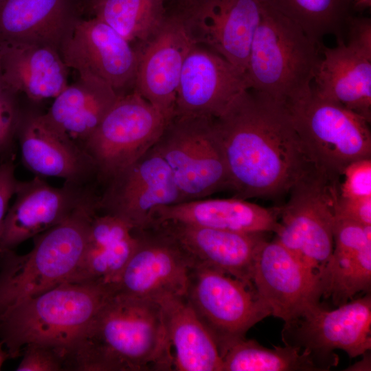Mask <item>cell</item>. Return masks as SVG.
I'll return each mask as SVG.
<instances>
[{
  "label": "cell",
  "instance_id": "obj_43",
  "mask_svg": "<svg viewBox=\"0 0 371 371\" xmlns=\"http://www.w3.org/2000/svg\"><path fill=\"white\" fill-rule=\"evenodd\" d=\"M2 1H3V0H0V3H1Z\"/></svg>",
  "mask_w": 371,
  "mask_h": 371
},
{
  "label": "cell",
  "instance_id": "obj_3",
  "mask_svg": "<svg viewBox=\"0 0 371 371\" xmlns=\"http://www.w3.org/2000/svg\"><path fill=\"white\" fill-rule=\"evenodd\" d=\"M98 199L87 192L69 216L34 237L27 254H0V315L27 299L67 282L85 250Z\"/></svg>",
  "mask_w": 371,
  "mask_h": 371
},
{
  "label": "cell",
  "instance_id": "obj_17",
  "mask_svg": "<svg viewBox=\"0 0 371 371\" xmlns=\"http://www.w3.org/2000/svg\"><path fill=\"white\" fill-rule=\"evenodd\" d=\"M246 89L245 74L217 53L193 45L182 67L174 115L216 118Z\"/></svg>",
  "mask_w": 371,
  "mask_h": 371
},
{
  "label": "cell",
  "instance_id": "obj_8",
  "mask_svg": "<svg viewBox=\"0 0 371 371\" xmlns=\"http://www.w3.org/2000/svg\"><path fill=\"white\" fill-rule=\"evenodd\" d=\"M289 194L288 201L278 207L280 221L275 239L319 276L334 248L337 180L317 170Z\"/></svg>",
  "mask_w": 371,
  "mask_h": 371
},
{
  "label": "cell",
  "instance_id": "obj_38",
  "mask_svg": "<svg viewBox=\"0 0 371 371\" xmlns=\"http://www.w3.org/2000/svg\"><path fill=\"white\" fill-rule=\"evenodd\" d=\"M14 165L12 160L0 164V235L9 201L14 195L18 180L14 175Z\"/></svg>",
  "mask_w": 371,
  "mask_h": 371
},
{
  "label": "cell",
  "instance_id": "obj_29",
  "mask_svg": "<svg viewBox=\"0 0 371 371\" xmlns=\"http://www.w3.org/2000/svg\"><path fill=\"white\" fill-rule=\"evenodd\" d=\"M322 297L339 306L359 292L370 293L371 241H334L333 253L319 274Z\"/></svg>",
  "mask_w": 371,
  "mask_h": 371
},
{
  "label": "cell",
  "instance_id": "obj_24",
  "mask_svg": "<svg viewBox=\"0 0 371 371\" xmlns=\"http://www.w3.org/2000/svg\"><path fill=\"white\" fill-rule=\"evenodd\" d=\"M334 47L321 46L324 57L313 79V91L371 120V58L337 40Z\"/></svg>",
  "mask_w": 371,
  "mask_h": 371
},
{
  "label": "cell",
  "instance_id": "obj_25",
  "mask_svg": "<svg viewBox=\"0 0 371 371\" xmlns=\"http://www.w3.org/2000/svg\"><path fill=\"white\" fill-rule=\"evenodd\" d=\"M136 245L135 229L127 222L109 213H96L90 223L82 259L67 282L115 287Z\"/></svg>",
  "mask_w": 371,
  "mask_h": 371
},
{
  "label": "cell",
  "instance_id": "obj_28",
  "mask_svg": "<svg viewBox=\"0 0 371 371\" xmlns=\"http://www.w3.org/2000/svg\"><path fill=\"white\" fill-rule=\"evenodd\" d=\"M157 302L161 307L168 337L175 351L173 370L222 371L223 362L217 345L186 295L168 297Z\"/></svg>",
  "mask_w": 371,
  "mask_h": 371
},
{
  "label": "cell",
  "instance_id": "obj_16",
  "mask_svg": "<svg viewBox=\"0 0 371 371\" xmlns=\"http://www.w3.org/2000/svg\"><path fill=\"white\" fill-rule=\"evenodd\" d=\"M109 183L99 210L135 229L148 227L157 209L183 202L169 166L153 146Z\"/></svg>",
  "mask_w": 371,
  "mask_h": 371
},
{
  "label": "cell",
  "instance_id": "obj_9",
  "mask_svg": "<svg viewBox=\"0 0 371 371\" xmlns=\"http://www.w3.org/2000/svg\"><path fill=\"white\" fill-rule=\"evenodd\" d=\"M169 120L133 90L118 96L83 150L109 181L155 145Z\"/></svg>",
  "mask_w": 371,
  "mask_h": 371
},
{
  "label": "cell",
  "instance_id": "obj_27",
  "mask_svg": "<svg viewBox=\"0 0 371 371\" xmlns=\"http://www.w3.org/2000/svg\"><path fill=\"white\" fill-rule=\"evenodd\" d=\"M119 95L100 79L79 76L54 98L43 115L55 129L83 150Z\"/></svg>",
  "mask_w": 371,
  "mask_h": 371
},
{
  "label": "cell",
  "instance_id": "obj_2",
  "mask_svg": "<svg viewBox=\"0 0 371 371\" xmlns=\"http://www.w3.org/2000/svg\"><path fill=\"white\" fill-rule=\"evenodd\" d=\"M162 310L154 300L114 293L69 349L65 370H172Z\"/></svg>",
  "mask_w": 371,
  "mask_h": 371
},
{
  "label": "cell",
  "instance_id": "obj_42",
  "mask_svg": "<svg viewBox=\"0 0 371 371\" xmlns=\"http://www.w3.org/2000/svg\"><path fill=\"white\" fill-rule=\"evenodd\" d=\"M2 76L1 67V47H0V91L6 89Z\"/></svg>",
  "mask_w": 371,
  "mask_h": 371
},
{
  "label": "cell",
  "instance_id": "obj_15",
  "mask_svg": "<svg viewBox=\"0 0 371 371\" xmlns=\"http://www.w3.org/2000/svg\"><path fill=\"white\" fill-rule=\"evenodd\" d=\"M252 283L271 315L288 325L320 306L319 276L276 239L265 240L254 260Z\"/></svg>",
  "mask_w": 371,
  "mask_h": 371
},
{
  "label": "cell",
  "instance_id": "obj_12",
  "mask_svg": "<svg viewBox=\"0 0 371 371\" xmlns=\"http://www.w3.org/2000/svg\"><path fill=\"white\" fill-rule=\"evenodd\" d=\"M337 307L328 311L319 306L284 325L282 332L284 344L310 352L324 370L338 363L334 350H344L350 358L370 351V293Z\"/></svg>",
  "mask_w": 371,
  "mask_h": 371
},
{
  "label": "cell",
  "instance_id": "obj_22",
  "mask_svg": "<svg viewBox=\"0 0 371 371\" xmlns=\"http://www.w3.org/2000/svg\"><path fill=\"white\" fill-rule=\"evenodd\" d=\"M16 135L23 164L37 176L79 184L94 164L86 153L55 129L43 114L23 115Z\"/></svg>",
  "mask_w": 371,
  "mask_h": 371
},
{
  "label": "cell",
  "instance_id": "obj_10",
  "mask_svg": "<svg viewBox=\"0 0 371 371\" xmlns=\"http://www.w3.org/2000/svg\"><path fill=\"white\" fill-rule=\"evenodd\" d=\"M186 297L215 341L220 356L271 315L255 288L216 269L191 268Z\"/></svg>",
  "mask_w": 371,
  "mask_h": 371
},
{
  "label": "cell",
  "instance_id": "obj_14",
  "mask_svg": "<svg viewBox=\"0 0 371 371\" xmlns=\"http://www.w3.org/2000/svg\"><path fill=\"white\" fill-rule=\"evenodd\" d=\"M59 53L66 66L79 76L100 79L118 95L134 89L138 63L135 47L96 17L80 19Z\"/></svg>",
  "mask_w": 371,
  "mask_h": 371
},
{
  "label": "cell",
  "instance_id": "obj_13",
  "mask_svg": "<svg viewBox=\"0 0 371 371\" xmlns=\"http://www.w3.org/2000/svg\"><path fill=\"white\" fill-rule=\"evenodd\" d=\"M135 232V249L115 285V293L156 302L186 295L192 265L181 246L155 223Z\"/></svg>",
  "mask_w": 371,
  "mask_h": 371
},
{
  "label": "cell",
  "instance_id": "obj_6",
  "mask_svg": "<svg viewBox=\"0 0 371 371\" xmlns=\"http://www.w3.org/2000/svg\"><path fill=\"white\" fill-rule=\"evenodd\" d=\"M303 145L320 171L337 179L350 163L371 158L370 122L311 91L285 105Z\"/></svg>",
  "mask_w": 371,
  "mask_h": 371
},
{
  "label": "cell",
  "instance_id": "obj_5",
  "mask_svg": "<svg viewBox=\"0 0 371 371\" xmlns=\"http://www.w3.org/2000/svg\"><path fill=\"white\" fill-rule=\"evenodd\" d=\"M320 47L291 20L262 2L245 72L249 89L287 105L308 93Z\"/></svg>",
  "mask_w": 371,
  "mask_h": 371
},
{
  "label": "cell",
  "instance_id": "obj_31",
  "mask_svg": "<svg viewBox=\"0 0 371 371\" xmlns=\"http://www.w3.org/2000/svg\"><path fill=\"white\" fill-rule=\"evenodd\" d=\"M299 25L319 47L321 40L333 35L343 40L354 0H260Z\"/></svg>",
  "mask_w": 371,
  "mask_h": 371
},
{
  "label": "cell",
  "instance_id": "obj_23",
  "mask_svg": "<svg viewBox=\"0 0 371 371\" xmlns=\"http://www.w3.org/2000/svg\"><path fill=\"white\" fill-rule=\"evenodd\" d=\"M176 221L239 233L276 232L278 207L269 209L239 198L201 199L157 209L154 222Z\"/></svg>",
  "mask_w": 371,
  "mask_h": 371
},
{
  "label": "cell",
  "instance_id": "obj_30",
  "mask_svg": "<svg viewBox=\"0 0 371 371\" xmlns=\"http://www.w3.org/2000/svg\"><path fill=\"white\" fill-rule=\"evenodd\" d=\"M221 359L222 371H324L310 352L299 347L270 349L245 337L230 346Z\"/></svg>",
  "mask_w": 371,
  "mask_h": 371
},
{
  "label": "cell",
  "instance_id": "obj_21",
  "mask_svg": "<svg viewBox=\"0 0 371 371\" xmlns=\"http://www.w3.org/2000/svg\"><path fill=\"white\" fill-rule=\"evenodd\" d=\"M77 0H3L0 43L59 49L81 19Z\"/></svg>",
  "mask_w": 371,
  "mask_h": 371
},
{
  "label": "cell",
  "instance_id": "obj_41",
  "mask_svg": "<svg viewBox=\"0 0 371 371\" xmlns=\"http://www.w3.org/2000/svg\"><path fill=\"white\" fill-rule=\"evenodd\" d=\"M10 358V357L9 353L7 352L6 350H4L3 343L0 341V370L1 369V367L4 362Z\"/></svg>",
  "mask_w": 371,
  "mask_h": 371
},
{
  "label": "cell",
  "instance_id": "obj_36",
  "mask_svg": "<svg viewBox=\"0 0 371 371\" xmlns=\"http://www.w3.org/2000/svg\"><path fill=\"white\" fill-rule=\"evenodd\" d=\"M334 213L335 217L371 226V197L343 198L338 194Z\"/></svg>",
  "mask_w": 371,
  "mask_h": 371
},
{
  "label": "cell",
  "instance_id": "obj_39",
  "mask_svg": "<svg viewBox=\"0 0 371 371\" xmlns=\"http://www.w3.org/2000/svg\"><path fill=\"white\" fill-rule=\"evenodd\" d=\"M370 6L371 0H354L352 10L361 12L370 8Z\"/></svg>",
  "mask_w": 371,
  "mask_h": 371
},
{
  "label": "cell",
  "instance_id": "obj_40",
  "mask_svg": "<svg viewBox=\"0 0 371 371\" xmlns=\"http://www.w3.org/2000/svg\"><path fill=\"white\" fill-rule=\"evenodd\" d=\"M98 0H77L80 12L88 10L91 12L93 5Z\"/></svg>",
  "mask_w": 371,
  "mask_h": 371
},
{
  "label": "cell",
  "instance_id": "obj_33",
  "mask_svg": "<svg viewBox=\"0 0 371 371\" xmlns=\"http://www.w3.org/2000/svg\"><path fill=\"white\" fill-rule=\"evenodd\" d=\"M67 350L54 345L32 342L21 352L18 371H65Z\"/></svg>",
  "mask_w": 371,
  "mask_h": 371
},
{
  "label": "cell",
  "instance_id": "obj_4",
  "mask_svg": "<svg viewBox=\"0 0 371 371\" xmlns=\"http://www.w3.org/2000/svg\"><path fill=\"white\" fill-rule=\"evenodd\" d=\"M114 293L109 285L62 283L2 313L0 341L10 358L21 356L32 342L68 351Z\"/></svg>",
  "mask_w": 371,
  "mask_h": 371
},
{
  "label": "cell",
  "instance_id": "obj_32",
  "mask_svg": "<svg viewBox=\"0 0 371 371\" xmlns=\"http://www.w3.org/2000/svg\"><path fill=\"white\" fill-rule=\"evenodd\" d=\"M91 13L131 44L148 40L167 16L164 0H98Z\"/></svg>",
  "mask_w": 371,
  "mask_h": 371
},
{
  "label": "cell",
  "instance_id": "obj_37",
  "mask_svg": "<svg viewBox=\"0 0 371 371\" xmlns=\"http://www.w3.org/2000/svg\"><path fill=\"white\" fill-rule=\"evenodd\" d=\"M348 34L346 45L371 58V20L368 17L351 15L346 25Z\"/></svg>",
  "mask_w": 371,
  "mask_h": 371
},
{
  "label": "cell",
  "instance_id": "obj_34",
  "mask_svg": "<svg viewBox=\"0 0 371 371\" xmlns=\"http://www.w3.org/2000/svg\"><path fill=\"white\" fill-rule=\"evenodd\" d=\"M17 95L8 88L0 91V155L10 150L23 115Z\"/></svg>",
  "mask_w": 371,
  "mask_h": 371
},
{
  "label": "cell",
  "instance_id": "obj_11",
  "mask_svg": "<svg viewBox=\"0 0 371 371\" xmlns=\"http://www.w3.org/2000/svg\"><path fill=\"white\" fill-rule=\"evenodd\" d=\"M261 11L260 0H179L170 14L192 44L217 53L245 74Z\"/></svg>",
  "mask_w": 371,
  "mask_h": 371
},
{
  "label": "cell",
  "instance_id": "obj_1",
  "mask_svg": "<svg viewBox=\"0 0 371 371\" xmlns=\"http://www.w3.org/2000/svg\"><path fill=\"white\" fill-rule=\"evenodd\" d=\"M214 125L236 198H271L318 170L286 106L252 89L241 92Z\"/></svg>",
  "mask_w": 371,
  "mask_h": 371
},
{
  "label": "cell",
  "instance_id": "obj_19",
  "mask_svg": "<svg viewBox=\"0 0 371 371\" xmlns=\"http://www.w3.org/2000/svg\"><path fill=\"white\" fill-rule=\"evenodd\" d=\"M78 184L50 186L40 176L18 181L15 200L8 208L0 235V254L14 250L30 238L66 220L84 197Z\"/></svg>",
  "mask_w": 371,
  "mask_h": 371
},
{
  "label": "cell",
  "instance_id": "obj_26",
  "mask_svg": "<svg viewBox=\"0 0 371 371\" xmlns=\"http://www.w3.org/2000/svg\"><path fill=\"white\" fill-rule=\"evenodd\" d=\"M5 87L29 99L55 98L67 85L69 68L59 52L49 46L0 43Z\"/></svg>",
  "mask_w": 371,
  "mask_h": 371
},
{
  "label": "cell",
  "instance_id": "obj_20",
  "mask_svg": "<svg viewBox=\"0 0 371 371\" xmlns=\"http://www.w3.org/2000/svg\"><path fill=\"white\" fill-rule=\"evenodd\" d=\"M169 234L188 257L192 268L221 271L249 285L256 256L265 233H239L176 221L154 222Z\"/></svg>",
  "mask_w": 371,
  "mask_h": 371
},
{
  "label": "cell",
  "instance_id": "obj_7",
  "mask_svg": "<svg viewBox=\"0 0 371 371\" xmlns=\"http://www.w3.org/2000/svg\"><path fill=\"white\" fill-rule=\"evenodd\" d=\"M153 147L169 166L183 202L229 188L214 118L173 115Z\"/></svg>",
  "mask_w": 371,
  "mask_h": 371
},
{
  "label": "cell",
  "instance_id": "obj_18",
  "mask_svg": "<svg viewBox=\"0 0 371 371\" xmlns=\"http://www.w3.org/2000/svg\"><path fill=\"white\" fill-rule=\"evenodd\" d=\"M193 45L180 22L167 14L148 40L134 46L138 63L133 90L168 119L174 115L182 67Z\"/></svg>",
  "mask_w": 371,
  "mask_h": 371
},
{
  "label": "cell",
  "instance_id": "obj_35",
  "mask_svg": "<svg viewBox=\"0 0 371 371\" xmlns=\"http://www.w3.org/2000/svg\"><path fill=\"white\" fill-rule=\"evenodd\" d=\"M344 181L339 186L343 198L371 197V158L356 160L344 170Z\"/></svg>",
  "mask_w": 371,
  "mask_h": 371
}]
</instances>
